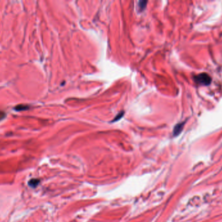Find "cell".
<instances>
[{
    "mask_svg": "<svg viewBox=\"0 0 222 222\" xmlns=\"http://www.w3.org/2000/svg\"><path fill=\"white\" fill-rule=\"evenodd\" d=\"M29 108V106L27 105H23V104H20V105L16 106L14 109L16 111H24L27 110Z\"/></svg>",
    "mask_w": 222,
    "mask_h": 222,
    "instance_id": "277c9868",
    "label": "cell"
},
{
    "mask_svg": "<svg viewBox=\"0 0 222 222\" xmlns=\"http://www.w3.org/2000/svg\"><path fill=\"white\" fill-rule=\"evenodd\" d=\"M194 80L197 84L201 86H208L211 83V77L206 73H201L194 77Z\"/></svg>",
    "mask_w": 222,
    "mask_h": 222,
    "instance_id": "6da1fadb",
    "label": "cell"
},
{
    "mask_svg": "<svg viewBox=\"0 0 222 222\" xmlns=\"http://www.w3.org/2000/svg\"><path fill=\"white\" fill-rule=\"evenodd\" d=\"M39 183H40V181L38 179H31V180L29 181L28 184L29 186L32 187V188H36V187L38 185Z\"/></svg>",
    "mask_w": 222,
    "mask_h": 222,
    "instance_id": "3957f363",
    "label": "cell"
},
{
    "mask_svg": "<svg viewBox=\"0 0 222 222\" xmlns=\"http://www.w3.org/2000/svg\"><path fill=\"white\" fill-rule=\"evenodd\" d=\"M122 116H123V115H121V114H119V115H118V117H116V118L114 119V121H118V119H119V118H120V117H121Z\"/></svg>",
    "mask_w": 222,
    "mask_h": 222,
    "instance_id": "8992f818",
    "label": "cell"
},
{
    "mask_svg": "<svg viewBox=\"0 0 222 222\" xmlns=\"http://www.w3.org/2000/svg\"><path fill=\"white\" fill-rule=\"evenodd\" d=\"M183 124L184 123H180V124H177L175 127V128L173 130L174 136H177L178 134H180V132L182 131V129H183Z\"/></svg>",
    "mask_w": 222,
    "mask_h": 222,
    "instance_id": "7a4b0ae2",
    "label": "cell"
},
{
    "mask_svg": "<svg viewBox=\"0 0 222 222\" xmlns=\"http://www.w3.org/2000/svg\"><path fill=\"white\" fill-rule=\"evenodd\" d=\"M147 3H148V2H147L146 1H141L139 2V6L141 8V9H143L145 8Z\"/></svg>",
    "mask_w": 222,
    "mask_h": 222,
    "instance_id": "5b68a950",
    "label": "cell"
}]
</instances>
